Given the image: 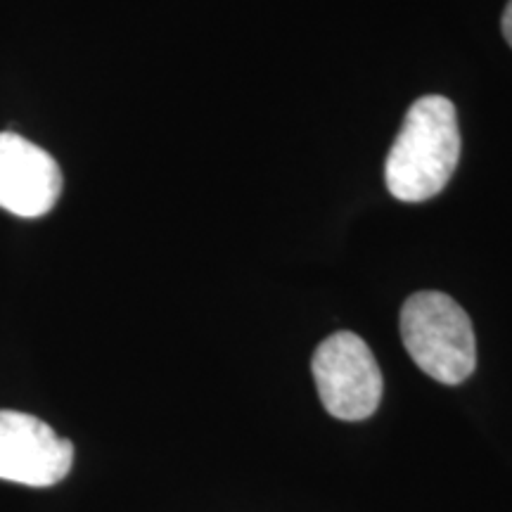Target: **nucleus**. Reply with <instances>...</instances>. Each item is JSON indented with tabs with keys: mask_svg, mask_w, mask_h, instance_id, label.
Listing matches in <instances>:
<instances>
[{
	"mask_svg": "<svg viewBox=\"0 0 512 512\" xmlns=\"http://www.w3.org/2000/svg\"><path fill=\"white\" fill-rule=\"evenodd\" d=\"M458 159L456 107L444 95H425L403 119L384 162V183L399 202H427L446 188Z\"/></svg>",
	"mask_w": 512,
	"mask_h": 512,
	"instance_id": "1",
	"label": "nucleus"
},
{
	"mask_svg": "<svg viewBox=\"0 0 512 512\" xmlns=\"http://www.w3.org/2000/svg\"><path fill=\"white\" fill-rule=\"evenodd\" d=\"M403 347L422 373L460 384L475 373L477 342L470 316L444 292H415L401 309Z\"/></svg>",
	"mask_w": 512,
	"mask_h": 512,
	"instance_id": "2",
	"label": "nucleus"
},
{
	"mask_svg": "<svg viewBox=\"0 0 512 512\" xmlns=\"http://www.w3.org/2000/svg\"><path fill=\"white\" fill-rule=\"evenodd\" d=\"M313 380L332 418L358 422L382 401V373L373 351L354 332H335L318 344L311 361Z\"/></svg>",
	"mask_w": 512,
	"mask_h": 512,
	"instance_id": "3",
	"label": "nucleus"
},
{
	"mask_svg": "<svg viewBox=\"0 0 512 512\" xmlns=\"http://www.w3.org/2000/svg\"><path fill=\"white\" fill-rule=\"evenodd\" d=\"M74 463L72 441L29 413L0 411V479L24 486H53Z\"/></svg>",
	"mask_w": 512,
	"mask_h": 512,
	"instance_id": "4",
	"label": "nucleus"
},
{
	"mask_svg": "<svg viewBox=\"0 0 512 512\" xmlns=\"http://www.w3.org/2000/svg\"><path fill=\"white\" fill-rule=\"evenodd\" d=\"M62 195L60 164L17 133H0V209L38 219Z\"/></svg>",
	"mask_w": 512,
	"mask_h": 512,
	"instance_id": "5",
	"label": "nucleus"
},
{
	"mask_svg": "<svg viewBox=\"0 0 512 512\" xmlns=\"http://www.w3.org/2000/svg\"><path fill=\"white\" fill-rule=\"evenodd\" d=\"M501 27H503L505 41H508L510 48H512V0H510L508 5H505V12H503V19H501Z\"/></svg>",
	"mask_w": 512,
	"mask_h": 512,
	"instance_id": "6",
	"label": "nucleus"
}]
</instances>
